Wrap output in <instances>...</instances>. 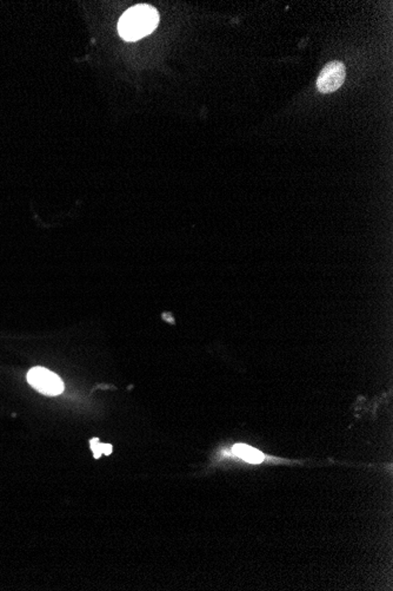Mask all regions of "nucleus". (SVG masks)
<instances>
[{
	"label": "nucleus",
	"mask_w": 393,
	"mask_h": 591,
	"mask_svg": "<svg viewBox=\"0 0 393 591\" xmlns=\"http://www.w3.org/2000/svg\"><path fill=\"white\" fill-rule=\"evenodd\" d=\"M159 13L151 5L139 4L129 8L118 23V32L128 42L141 40L156 30Z\"/></svg>",
	"instance_id": "f257e3e1"
},
{
	"label": "nucleus",
	"mask_w": 393,
	"mask_h": 591,
	"mask_svg": "<svg viewBox=\"0 0 393 591\" xmlns=\"http://www.w3.org/2000/svg\"><path fill=\"white\" fill-rule=\"evenodd\" d=\"M28 384L45 396H58L64 391V383L55 373L44 367H35L28 373Z\"/></svg>",
	"instance_id": "f03ea898"
},
{
	"label": "nucleus",
	"mask_w": 393,
	"mask_h": 591,
	"mask_svg": "<svg viewBox=\"0 0 393 591\" xmlns=\"http://www.w3.org/2000/svg\"><path fill=\"white\" fill-rule=\"evenodd\" d=\"M347 77V69L342 62H330L320 71L317 79V89L322 94H331L343 85Z\"/></svg>",
	"instance_id": "7ed1b4c3"
},
{
	"label": "nucleus",
	"mask_w": 393,
	"mask_h": 591,
	"mask_svg": "<svg viewBox=\"0 0 393 591\" xmlns=\"http://www.w3.org/2000/svg\"><path fill=\"white\" fill-rule=\"evenodd\" d=\"M234 452L237 454L239 458L244 459L246 462L253 463V464L261 463L265 458L264 454L261 453V452L256 450V449H253V447L244 445V444L234 445Z\"/></svg>",
	"instance_id": "20e7f679"
},
{
	"label": "nucleus",
	"mask_w": 393,
	"mask_h": 591,
	"mask_svg": "<svg viewBox=\"0 0 393 591\" xmlns=\"http://www.w3.org/2000/svg\"><path fill=\"white\" fill-rule=\"evenodd\" d=\"M91 449L94 451V458H99L101 456V444H99V440L98 438H94L91 440Z\"/></svg>",
	"instance_id": "39448f33"
},
{
	"label": "nucleus",
	"mask_w": 393,
	"mask_h": 591,
	"mask_svg": "<svg viewBox=\"0 0 393 591\" xmlns=\"http://www.w3.org/2000/svg\"><path fill=\"white\" fill-rule=\"evenodd\" d=\"M101 454L109 456L112 452V447L110 444H101Z\"/></svg>",
	"instance_id": "423d86ee"
}]
</instances>
